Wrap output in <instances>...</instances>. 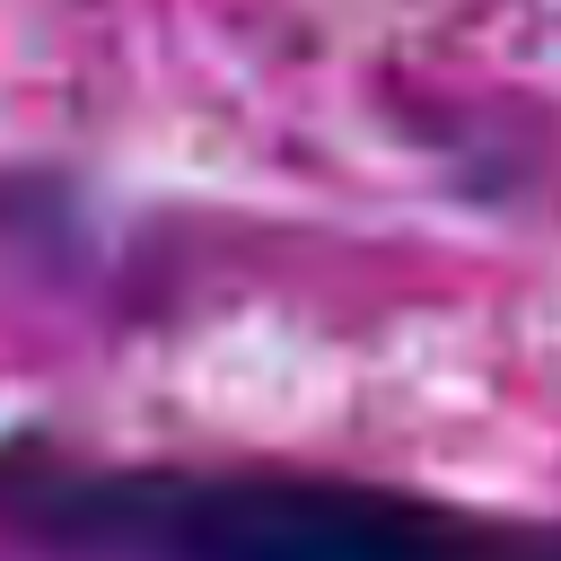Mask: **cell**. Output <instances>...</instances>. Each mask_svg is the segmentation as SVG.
Masks as SVG:
<instances>
[{
    "label": "cell",
    "instance_id": "6da1fadb",
    "mask_svg": "<svg viewBox=\"0 0 561 561\" xmlns=\"http://www.w3.org/2000/svg\"><path fill=\"white\" fill-rule=\"evenodd\" d=\"M0 543L35 561H561V517L316 465L79 456L0 438Z\"/></svg>",
    "mask_w": 561,
    "mask_h": 561
}]
</instances>
